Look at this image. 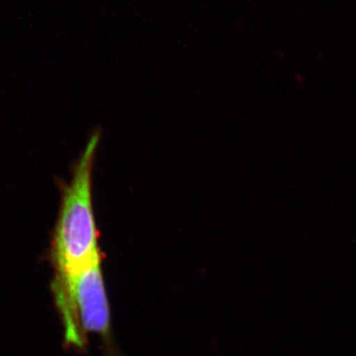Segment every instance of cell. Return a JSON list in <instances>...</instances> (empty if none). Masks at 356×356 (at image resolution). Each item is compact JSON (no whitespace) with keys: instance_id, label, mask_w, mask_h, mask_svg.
Here are the masks:
<instances>
[{"instance_id":"obj_1","label":"cell","mask_w":356,"mask_h":356,"mask_svg":"<svg viewBox=\"0 0 356 356\" xmlns=\"http://www.w3.org/2000/svg\"><path fill=\"white\" fill-rule=\"evenodd\" d=\"M100 139L102 133L96 130L74 165L70 181L60 186V212L51 247L56 278L70 277L102 261L92 195L93 168Z\"/></svg>"},{"instance_id":"obj_2","label":"cell","mask_w":356,"mask_h":356,"mask_svg":"<svg viewBox=\"0 0 356 356\" xmlns=\"http://www.w3.org/2000/svg\"><path fill=\"white\" fill-rule=\"evenodd\" d=\"M53 286L67 341L83 346L89 332L108 336L110 308L102 264L70 277L55 278Z\"/></svg>"}]
</instances>
